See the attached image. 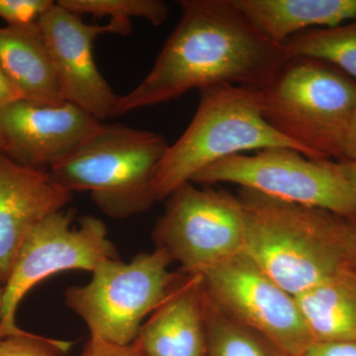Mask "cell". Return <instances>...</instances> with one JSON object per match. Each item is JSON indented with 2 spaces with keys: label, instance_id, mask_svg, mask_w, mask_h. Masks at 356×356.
<instances>
[{
  "label": "cell",
  "instance_id": "1",
  "mask_svg": "<svg viewBox=\"0 0 356 356\" xmlns=\"http://www.w3.org/2000/svg\"><path fill=\"white\" fill-rule=\"evenodd\" d=\"M181 16L153 69L119 96L116 117L172 102L192 89L235 84L262 89L289 58L233 0H179Z\"/></svg>",
  "mask_w": 356,
  "mask_h": 356
},
{
  "label": "cell",
  "instance_id": "2",
  "mask_svg": "<svg viewBox=\"0 0 356 356\" xmlns=\"http://www.w3.org/2000/svg\"><path fill=\"white\" fill-rule=\"evenodd\" d=\"M238 196L245 213L243 254L293 296L356 266L348 218L247 188Z\"/></svg>",
  "mask_w": 356,
  "mask_h": 356
},
{
  "label": "cell",
  "instance_id": "3",
  "mask_svg": "<svg viewBox=\"0 0 356 356\" xmlns=\"http://www.w3.org/2000/svg\"><path fill=\"white\" fill-rule=\"evenodd\" d=\"M269 147H288L305 156L264 119L261 89L235 84L201 89L191 124L156 168L154 199L165 201L180 185L222 159Z\"/></svg>",
  "mask_w": 356,
  "mask_h": 356
},
{
  "label": "cell",
  "instance_id": "4",
  "mask_svg": "<svg viewBox=\"0 0 356 356\" xmlns=\"http://www.w3.org/2000/svg\"><path fill=\"white\" fill-rule=\"evenodd\" d=\"M267 123L307 158L343 161L346 131L356 107V81L334 65L289 58L261 89Z\"/></svg>",
  "mask_w": 356,
  "mask_h": 356
},
{
  "label": "cell",
  "instance_id": "5",
  "mask_svg": "<svg viewBox=\"0 0 356 356\" xmlns=\"http://www.w3.org/2000/svg\"><path fill=\"white\" fill-rule=\"evenodd\" d=\"M168 147L161 134L102 124L97 133L49 172L65 191H88L106 216L126 219L146 212L156 202L154 173Z\"/></svg>",
  "mask_w": 356,
  "mask_h": 356
},
{
  "label": "cell",
  "instance_id": "6",
  "mask_svg": "<svg viewBox=\"0 0 356 356\" xmlns=\"http://www.w3.org/2000/svg\"><path fill=\"white\" fill-rule=\"evenodd\" d=\"M172 262L161 248L137 254L130 262H103L86 285L67 288L65 305L83 321L90 337L131 346L177 280L178 273L170 270Z\"/></svg>",
  "mask_w": 356,
  "mask_h": 356
},
{
  "label": "cell",
  "instance_id": "7",
  "mask_svg": "<svg viewBox=\"0 0 356 356\" xmlns=\"http://www.w3.org/2000/svg\"><path fill=\"white\" fill-rule=\"evenodd\" d=\"M191 182L236 184L285 202L356 219V194L339 163L309 159L288 147L234 154L204 168Z\"/></svg>",
  "mask_w": 356,
  "mask_h": 356
},
{
  "label": "cell",
  "instance_id": "8",
  "mask_svg": "<svg viewBox=\"0 0 356 356\" xmlns=\"http://www.w3.org/2000/svg\"><path fill=\"white\" fill-rule=\"evenodd\" d=\"M165 201L153 238L156 248L180 264V271L201 274L243 254L245 213L238 195L189 181Z\"/></svg>",
  "mask_w": 356,
  "mask_h": 356
},
{
  "label": "cell",
  "instance_id": "9",
  "mask_svg": "<svg viewBox=\"0 0 356 356\" xmlns=\"http://www.w3.org/2000/svg\"><path fill=\"white\" fill-rule=\"evenodd\" d=\"M64 210L51 214L31 229L16 254L4 285L0 339L19 334L16 313L28 292L42 281L67 270L92 273L103 262L119 259L104 222L84 216L72 228Z\"/></svg>",
  "mask_w": 356,
  "mask_h": 356
},
{
  "label": "cell",
  "instance_id": "10",
  "mask_svg": "<svg viewBox=\"0 0 356 356\" xmlns=\"http://www.w3.org/2000/svg\"><path fill=\"white\" fill-rule=\"evenodd\" d=\"M201 276L206 294L218 308L288 356H302L314 343L295 296L243 252Z\"/></svg>",
  "mask_w": 356,
  "mask_h": 356
},
{
  "label": "cell",
  "instance_id": "11",
  "mask_svg": "<svg viewBox=\"0 0 356 356\" xmlns=\"http://www.w3.org/2000/svg\"><path fill=\"white\" fill-rule=\"evenodd\" d=\"M65 102L74 103L98 121L116 117L119 95L95 63V42L102 34H132V23L110 20L103 25L84 22L56 2L39 20Z\"/></svg>",
  "mask_w": 356,
  "mask_h": 356
},
{
  "label": "cell",
  "instance_id": "12",
  "mask_svg": "<svg viewBox=\"0 0 356 356\" xmlns=\"http://www.w3.org/2000/svg\"><path fill=\"white\" fill-rule=\"evenodd\" d=\"M102 126V122L74 103H36L21 98L0 108L2 153L26 168L50 170Z\"/></svg>",
  "mask_w": 356,
  "mask_h": 356
},
{
  "label": "cell",
  "instance_id": "13",
  "mask_svg": "<svg viewBox=\"0 0 356 356\" xmlns=\"http://www.w3.org/2000/svg\"><path fill=\"white\" fill-rule=\"evenodd\" d=\"M72 198L49 170H33L0 152V280L6 284L28 234Z\"/></svg>",
  "mask_w": 356,
  "mask_h": 356
},
{
  "label": "cell",
  "instance_id": "14",
  "mask_svg": "<svg viewBox=\"0 0 356 356\" xmlns=\"http://www.w3.org/2000/svg\"><path fill=\"white\" fill-rule=\"evenodd\" d=\"M134 346L143 356H207L202 276L178 271L165 300L140 327Z\"/></svg>",
  "mask_w": 356,
  "mask_h": 356
},
{
  "label": "cell",
  "instance_id": "15",
  "mask_svg": "<svg viewBox=\"0 0 356 356\" xmlns=\"http://www.w3.org/2000/svg\"><path fill=\"white\" fill-rule=\"evenodd\" d=\"M0 67L22 99L36 103L64 100L38 22L0 28Z\"/></svg>",
  "mask_w": 356,
  "mask_h": 356
},
{
  "label": "cell",
  "instance_id": "16",
  "mask_svg": "<svg viewBox=\"0 0 356 356\" xmlns=\"http://www.w3.org/2000/svg\"><path fill=\"white\" fill-rule=\"evenodd\" d=\"M273 43L283 44L299 33L334 27L356 19V0H233Z\"/></svg>",
  "mask_w": 356,
  "mask_h": 356
},
{
  "label": "cell",
  "instance_id": "17",
  "mask_svg": "<svg viewBox=\"0 0 356 356\" xmlns=\"http://www.w3.org/2000/svg\"><path fill=\"white\" fill-rule=\"evenodd\" d=\"M314 343L356 339V266L295 296Z\"/></svg>",
  "mask_w": 356,
  "mask_h": 356
},
{
  "label": "cell",
  "instance_id": "18",
  "mask_svg": "<svg viewBox=\"0 0 356 356\" xmlns=\"http://www.w3.org/2000/svg\"><path fill=\"white\" fill-rule=\"evenodd\" d=\"M282 46L289 58L323 60L356 81V19L334 27L306 30Z\"/></svg>",
  "mask_w": 356,
  "mask_h": 356
},
{
  "label": "cell",
  "instance_id": "19",
  "mask_svg": "<svg viewBox=\"0 0 356 356\" xmlns=\"http://www.w3.org/2000/svg\"><path fill=\"white\" fill-rule=\"evenodd\" d=\"M206 314L207 356H288L266 337L225 314L207 294Z\"/></svg>",
  "mask_w": 356,
  "mask_h": 356
},
{
  "label": "cell",
  "instance_id": "20",
  "mask_svg": "<svg viewBox=\"0 0 356 356\" xmlns=\"http://www.w3.org/2000/svg\"><path fill=\"white\" fill-rule=\"evenodd\" d=\"M60 6L79 16L110 17V20L129 21L144 18L154 26L168 20L170 7L163 0H58Z\"/></svg>",
  "mask_w": 356,
  "mask_h": 356
},
{
  "label": "cell",
  "instance_id": "21",
  "mask_svg": "<svg viewBox=\"0 0 356 356\" xmlns=\"http://www.w3.org/2000/svg\"><path fill=\"white\" fill-rule=\"evenodd\" d=\"M72 343L26 331L0 339V356H67Z\"/></svg>",
  "mask_w": 356,
  "mask_h": 356
},
{
  "label": "cell",
  "instance_id": "22",
  "mask_svg": "<svg viewBox=\"0 0 356 356\" xmlns=\"http://www.w3.org/2000/svg\"><path fill=\"white\" fill-rule=\"evenodd\" d=\"M55 3L51 0H0V18L8 26L33 24Z\"/></svg>",
  "mask_w": 356,
  "mask_h": 356
},
{
  "label": "cell",
  "instance_id": "23",
  "mask_svg": "<svg viewBox=\"0 0 356 356\" xmlns=\"http://www.w3.org/2000/svg\"><path fill=\"white\" fill-rule=\"evenodd\" d=\"M76 356H143L134 344L116 346L105 343L95 337H89L83 350Z\"/></svg>",
  "mask_w": 356,
  "mask_h": 356
},
{
  "label": "cell",
  "instance_id": "24",
  "mask_svg": "<svg viewBox=\"0 0 356 356\" xmlns=\"http://www.w3.org/2000/svg\"><path fill=\"white\" fill-rule=\"evenodd\" d=\"M302 356H356V339L314 343Z\"/></svg>",
  "mask_w": 356,
  "mask_h": 356
},
{
  "label": "cell",
  "instance_id": "25",
  "mask_svg": "<svg viewBox=\"0 0 356 356\" xmlns=\"http://www.w3.org/2000/svg\"><path fill=\"white\" fill-rule=\"evenodd\" d=\"M343 161L356 163V107L346 131L343 146Z\"/></svg>",
  "mask_w": 356,
  "mask_h": 356
},
{
  "label": "cell",
  "instance_id": "26",
  "mask_svg": "<svg viewBox=\"0 0 356 356\" xmlns=\"http://www.w3.org/2000/svg\"><path fill=\"white\" fill-rule=\"evenodd\" d=\"M18 99H21L19 92L0 67V108Z\"/></svg>",
  "mask_w": 356,
  "mask_h": 356
},
{
  "label": "cell",
  "instance_id": "27",
  "mask_svg": "<svg viewBox=\"0 0 356 356\" xmlns=\"http://www.w3.org/2000/svg\"><path fill=\"white\" fill-rule=\"evenodd\" d=\"M339 168L346 179L350 181L356 194V163L350 161H339Z\"/></svg>",
  "mask_w": 356,
  "mask_h": 356
},
{
  "label": "cell",
  "instance_id": "28",
  "mask_svg": "<svg viewBox=\"0 0 356 356\" xmlns=\"http://www.w3.org/2000/svg\"><path fill=\"white\" fill-rule=\"evenodd\" d=\"M350 247L353 252V261L356 264V219H350Z\"/></svg>",
  "mask_w": 356,
  "mask_h": 356
},
{
  "label": "cell",
  "instance_id": "29",
  "mask_svg": "<svg viewBox=\"0 0 356 356\" xmlns=\"http://www.w3.org/2000/svg\"><path fill=\"white\" fill-rule=\"evenodd\" d=\"M4 282L0 280V325L2 322V309H3V297H4Z\"/></svg>",
  "mask_w": 356,
  "mask_h": 356
},
{
  "label": "cell",
  "instance_id": "30",
  "mask_svg": "<svg viewBox=\"0 0 356 356\" xmlns=\"http://www.w3.org/2000/svg\"><path fill=\"white\" fill-rule=\"evenodd\" d=\"M3 149H4L3 139H2L1 135H0V152H3Z\"/></svg>",
  "mask_w": 356,
  "mask_h": 356
}]
</instances>
